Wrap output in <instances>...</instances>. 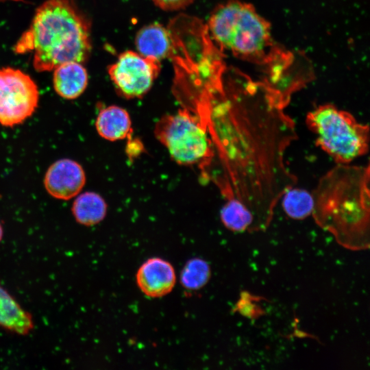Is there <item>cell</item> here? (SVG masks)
Returning <instances> with one entry per match:
<instances>
[{
	"mask_svg": "<svg viewBox=\"0 0 370 370\" xmlns=\"http://www.w3.org/2000/svg\"><path fill=\"white\" fill-rule=\"evenodd\" d=\"M208 29L222 49L240 58L260 60L272 47L268 22L251 5L239 1L218 5L210 16Z\"/></svg>",
	"mask_w": 370,
	"mask_h": 370,
	"instance_id": "obj_4",
	"label": "cell"
},
{
	"mask_svg": "<svg viewBox=\"0 0 370 370\" xmlns=\"http://www.w3.org/2000/svg\"><path fill=\"white\" fill-rule=\"evenodd\" d=\"M156 138L182 165L210 164L213 148L208 120L184 109L163 116L156 124Z\"/></svg>",
	"mask_w": 370,
	"mask_h": 370,
	"instance_id": "obj_6",
	"label": "cell"
},
{
	"mask_svg": "<svg viewBox=\"0 0 370 370\" xmlns=\"http://www.w3.org/2000/svg\"><path fill=\"white\" fill-rule=\"evenodd\" d=\"M306 123L315 136L316 145L337 164H348L369 151V125L332 104L310 110Z\"/></svg>",
	"mask_w": 370,
	"mask_h": 370,
	"instance_id": "obj_5",
	"label": "cell"
},
{
	"mask_svg": "<svg viewBox=\"0 0 370 370\" xmlns=\"http://www.w3.org/2000/svg\"><path fill=\"white\" fill-rule=\"evenodd\" d=\"M53 83L58 95L73 99L85 90L88 84V73L81 63L65 62L54 69Z\"/></svg>",
	"mask_w": 370,
	"mask_h": 370,
	"instance_id": "obj_12",
	"label": "cell"
},
{
	"mask_svg": "<svg viewBox=\"0 0 370 370\" xmlns=\"http://www.w3.org/2000/svg\"><path fill=\"white\" fill-rule=\"evenodd\" d=\"M369 164H337L312 192L315 223L347 249L369 247Z\"/></svg>",
	"mask_w": 370,
	"mask_h": 370,
	"instance_id": "obj_2",
	"label": "cell"
},
{
	"mask_svg": "<svg viewBox=\"0 0 370 370\" xmlns=\"http://www.w3.org/2000/svg\"><path fill=\"white\" fill-rule=\"evenodd\" d=\"M172 42L171 35L167 29L156 23L142 27L135 38L138 53L144 57L158 60L170 55Z\"/></svg>",
	"mask_w": 370,
	"mask_h": 370,
	"instance_id": "obj_11",
	"label": "cell"
},
{
	"mask_svg": "<svg viewBox=\"0 0 370 370\" xmlns=\"http://www.w3.org/2000/svg\"><path fill=\"white\" fill-rule=\"evenodd\" d=\"M3 227L0 223V242L1 241L2 238H3Z\"/></svg>",
	"mask_w": 370,
	"mask_h": 370,
	"instance_id": "obj_20",
	"label": "cell"
},
{
	"mask_svg": "<svg viewBox=\"0 0 370 370\" xmlns=\"http://www.w3.org/2000/svg\"><path fill=\"white\" fill-rule=\"evenodd\" d=\"M95 127L103 138L110 141L129 138L132 131L129 113L117 106L102 109L97 116Z\"/></svg>",
	"mask_w": 370,
	"mask_h": 370,
	"instance_id": "obj_14",
	"label": "cell"
},
{
	"mask_svg": "<svg viewBox=\"0 0 370 370\" xmlns=\"http://www.w3.org/2000/svg\"><path fill=\"white\" fill-rule=\"evenodd\" d=\"M160 8L166 11H175L185 8L194 0H152Z\"/></svg>",
	"mask_w": 370,
	"mask_h": 370,
	"instance_id": "obj_19",
	"label": "cell"
},
{
	"mask_svg": "<svg viewBox=\"0 0 370 370\" xmlns=\"http://www.w3.org/2000/svg\"><path fill=\"white\" fill-rule=\"evenodd\" d=\"M227 200L220 212L224 226L235 232H253L254 219L251 212L239 201L235 199Z\"/></svg>",
	"mask_w": 370,
	"mask_h": 370,
	"instance_id": "obj_16",
	"label": "cell"
},
{
	"mask_svg": "<svg viewBox=\"0 0 370 370\" xmlns=\"http://www.w3.org/2000/svg\"><path fill=\"white\" fill-rule=\"evenodd\" d=\"M211 277L209 264L200 258L188 260L183 267L180 277L181 285L188 291H197L206 286Z\"/></svg>",
	"mask_w": 370,
	"mask_h": 370,
	"instance_id": "obj_18",
	"label": "cell"
},
{
	"mask_svg": "<svg viewBox=\"0 0 370 370\" xmlns=\"http://www.w3.org/2000/svg\"><path fill=\"white\" fill-rule=\"evenodd\" d=\"M8 1V0H0V1ZM9 1H22V0H9Z\"/></svg>",
	"mask_w": 370,
	"mask_h": 370,
	"instance_id": "obj_21",
	"label": "cell"
},
{
	"mask_svg": "<svg viewBox=\"0 0 370 370\" xmlns=\"http://www.w3.org/2000/svg\"><path fill=\"white\" fill-rule=\"evenodd\" d=\"M107 204L99 194L85 192L79 195L73 203V215L77 223L86 226L98 224L105 218Z\"/></svg>",
	"mask_w": 370,
	"mask_h": 370,
	"instance_id": "obj_15",
	"label": "cell"
},
{
	"mask_svg": "<svg viewBox=\"0 0 370 370\" xmlns=\"http://www.w3.org/2000/svg\"><path fill=\"white\" fill-rule=\"evenodd\" d=\"M160 71V60L133 51L121 53L108 67V73L118 93L127 99L140 98L151 88Z\"/></svg>",
	"mask_w": 370,
	"mask_h": 370,
	"instance_id": "obj_8",
	"label": "cell"
},
{
	"mask_svg": "<svg viewBox=\"0 0 370 370\" xmlns=\"http://www.w3.org/2000/svg\"><path fill=\"white\" fill-rule=\"evenodd\" d=\"M280 199L284 212L290 218L301 220L312 214V195L305 189L293 186L284 192Z\"/></svg>",
	"mask_w": 370,
	"mask_h": 370,
	"instance_id": "obj_17",
	"label": "cell"
},
{
	"mask_svg": "<svg viewBox=\"0 0 370 370\" xmlns=\"http://www.w3.org/2000/svg\"><path fill=\"white\" fill-rule=\"evenodd\" d=\"M39 92L33 79L18 69H0V124L12 127L35 112Z\"/></svg>",
	"mask_w": 370,
	"mask_h": 370,
	"instance_id": "obj_7",
	"label": "cell"
},
{
	"mask_svg": "<svg viewBox=\"0 0 370 370\" xmlns=\"http://www.w3.org/2000/svg\"><path fill=\"white\" fill-rule=\"evenodd\" d=\"M90 49L89 25L71 0L42 4L15 47L18 53H33L38 71H51L69 62H84Z\"/></svg>",
	"mask_w": 370,
	"mask_h": 370,
	"instance_id": "obj_3",
	"label": "cell"
},
{
	"mask_svg": "<svg viewBox=\"0 0 370 370\" xmlns=\"http://www.w3.org/2000/svg\"><path fill=\"white\" fill-rule=\"evenodd\" d=\"M136 281L139 289L146 296L161 297L174 288L175 271L169 261L159 257L150 258L139 267Z\"/></svg>",
	"mask_w": 370,
	"mask_h": 370,
	"instance_id": "obj_10",
	"label": "cell"
},
{
	"mask_svg": "<svg viewBox=\"0 0 370 370\" xmlns=\"http://www.w3.org/2000/svg\"><path fill=\"white\" fill-rule=\"evenodd\" d=\"M86 182L82 166L71 159H60L47 169L45 177V189L52 197L69 200L77 196Z\"/></svg>",
	"mask_w": 370,
	"mask_h": 370,
	"instance_id": "obj_9",
	"label": "cell"
},
{
	"mask_svg": "<svg viewBox=\"0 0 370 370\" xmlns=\"http://www.w3.org/2000/svg\"><path fill=\"white\" fill-rule=\"evenodd\" d=\"M0 327L19 335L29 333L34 327L32 315L0 284Z\"/></svg>",
	"mask_w": 370,
	"mask_h": 370,
	"instance_id": "obj_13",
	"label": "cell"
},
{
	"mask_svg": "<svg viewBox=\"0 0 370 370\" xmlns=\"http://www.w3.org/2000/svg\"><path fill=\"white\" fill-rule=\"evenodd\" d=\"M212 99L214 180L226 199L251 212L254 232L265 231L282 195L297 180L285 163L286 149L297 138L295 123L264 84H223Z\"/></svg>",
	"mask_w": 370,
	"mask_h": 370,
	"instance_id": "obj_1",
	"label": "cell"
}]
</instances>
